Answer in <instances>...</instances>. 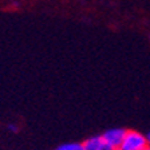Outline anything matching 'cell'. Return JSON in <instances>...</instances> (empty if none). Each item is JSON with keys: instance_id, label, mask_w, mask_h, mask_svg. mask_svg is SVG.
Here are the masks:
<instances>
[{"instance_id": "52a82bcc", "label": "cell", "mask_w": 150, "mask_h": 150, "mask_svg": "<svg viewBox=\"0 0 150 150\" xmlns=\"http://www.w3.org/2000/svg\"><path fill=\"white\" fill-rule=\"evenodd\" d=\"M144 150H150V147H149V146H147V147H146V149H144Z\"/></svg>"}, {"instance_id": "6da1fadb", "label": "cell", "mask_w": 150, "mask_h": 150, "mask_svg": "<svg viewBox=\"0 0 150 150\" xmlns=\"http://www.w3.org/2000/svg\"><path fill=\"white\" fill-rule=\"evenodd\" d=\"M147 147L145 134L137 130H127L118 150H144Z\"/></svg>"}, {"instance_id": "5b68a950", "label": "cell", "mask_w": 150, "mask_h": 150, "mask_svg": "<svg viewBox=\"0 0 150 150\" xmlns=\"http://www.w3.org/2000/svg\"><path fill=\"white\" fill-rule=\"evenodd\" d=\"M7 129H8V131H11V133H18V131L20 130L18 123H9V125H7Z\"/></svg>"}, {"instance_id": "277c9868", "label": "cell", "mask_w": 150, "mask_h": 150, "mask_svg": "<svg viewBox=\"0 0 150 150\" xmlns=\"http://www.w3.org/2000/svg\"><path fill=\"white\" fill-rule=\"evenodd\" d=\"M59 150H86L83 142H67L58 147Z\"/></svg>"}, {"instance_id": "9c48e42d", "label": "cell", "mask_w": 150, "mask_h": 150, "mask_svg": "<svg viewBox=\"0 0 150 150\" xmlns=\"http://www.w3.org/2000/svg\"><path fill=\"white\" fill-rule=\"evenodd\" d=\"M117 150H118V149H117Z\"/></svg>"}, {"instance_id": "ba28073f", "label": "cell", "mask_w": 150, "mask_h": 150, "mask_svg": "<svg viewBox=\"0 0 150 150\" xmlns=\"http://www.w3.org/2000/svg\"><path fill=\"white\" fill-rule=\"evenodd\" d=\"M56 150H59V149H56Z\"/></svg>"}, {"instance_id": "8992f818", "label": "cell", "mask_w": 150, "mask_h": 150, "mask_svg": "<svg viewBox=\"0 0 150 150\" xmlns=\"http://www.w3.org/2000/svg\"><path fill=\"white\" fill-rule=\"evenodd\" d=\"M145 137H146V142H147V146L150 147V131H147L146 134H145Z\"/></svg>"}, {"instance_id": "30bf717a", "label": "cell", "mask_w": 150, "mask_h": 150, "mask_svg": "<svg viewBox=\"0 0 150 150\" xmlns=\"http://www.w3.org/2000/svg\"><path fill=\"white\" fill-rule=\"evenodd\" d=\"M149 38H150V36H149Z\"/></svg>"}, {"instance_id": "7a4b0ae2", "label": "cell", "mask_w": 150, "mask_h": 150, "mask_svg": "<svg viewBox=\"0 0 150 150\" xmlns=\"http://www.w3.org/2000/svg\"><path fill=\"white\" fill-rule=\"evenodd\" d=\"M126 131L127 130L123 127H112V129H109V130H106V131H103L102 137L109 145H111L112 147L118 149V147L121 146L123 138H125Z\"/></svg>"}, {"instance_id": "3957f363", "label": "cell", "mask_w": 150, "mask_h": 150, "mask_svg": "<svg viewBox=\"0 0 150 150\" xmlns=\"http://www.w3.org/2000/svg\"><path fill=\"white\" fill-rule=\"evenodd\" d=\"M83 145L86 150H117L115 147H112L111 145H109L106 141L103 139L102 134L88 137L83 142Z\"/></svg>"}]
</instances>
